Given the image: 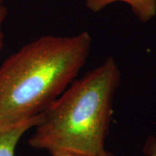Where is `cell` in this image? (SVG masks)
<instances>
[{
	"mask_svg": "<svg viewBox=\"0 0 156 156\" xmlns=\"http://www.w3.org/2000/svg\"><path fill=\"white\" fill-rule=\"evenodd\" d=\"M87 31L43 36L24 45L0 66V124L42 114L73 82L90 53Z\"/></svg>",
	"mask_w": 156,
	"mask_h": 156,
	"instance_id": "6da1fadb",
	"label": "cell"
},
{
	"mask_svg": "<svg viewBox=\"0 0 156 156\" xmlns=\"http://www.w3.org/2000/svg\"><path fill=\"white\" fill-rule=\"evenodd\" d=\"M120 80V69L113 56L75 79L42 113L29 145L51 156L103 153Z\"/></svg>",
	"mask_w": 156,
	"mask_h": 156,
	"instance_id": "7a4b0ae2",
	"label": "cell"
},
{
	"mask_svg": "<svg viewBox=\"0 0 156 156\" xmlns=\"http://www.w3.org/2000/svg\"><path fill=\"white\" fill-rule=\"evenodd\" d=\"M41 114L13 124H0V156H15V151L21 137L30 129L35 128Z\"/></svg>",
	"mask_w": 156,
	"mask_h": 156,
	"instance_id": "3957f363",
	"label": "cell"
},
{
	"mask_svg": "<svg viewBox=\"0 0 156 156\" xmlns=\"http://www.w3.org/2000/svg\"><path fill=\"white\" fill-rule=\"evenodd\" d=\"M117 2L129 5L133 14L142 23L149 22L156 15V0H85V7L93 12H98Z\"/></svg>",
	"mask_w": 156,
	"mask_h": 156,
	"instance_id": "277c9868",
	"label": "cell"
},
{
	"mask_svg": "<svg viewBox=\"0 0 156 156\" xmlns=\"http://www.w3.org/2000/svg\"><path fill=\"white\" fill-rule=\"evenodd\" d=\"M142 152L145 156H156V136L151 135L147 136L143 147Z\"/></svg>",
	"mask_w": 156,
	"mask_h": 156,
	"instance_id": "5b68a950",
	"label": "cell"
},
{
	"mask_svg": "<svg viewBox=\"0 0 156 156\" xmlns=\"http://www.w3.org/2000/svg\"><path fill=\"white\" fill-rule=\"evenodd\" d=\"M8 15V9L2 3H0V51L5 44V34L2 30V26Z\"/></svg>",
	"mask_w": 156,
	"mask_h": 156,
	"instance_id": "8992f818",
	"label": "cell"
},
{
	"mask_svg": "<svg viewBox=\"0 0 156 156\" xmlns=\"http://www.w3.org/2000/svg\"><path fill=\"white\" fill-rule=\"evenodd\" d=\"M52 156H77V155H67V154H58V155H52ZM93 156H115V155L112 153V152L106 150V151H105L102 153L98 154V155H93Z\"/></svg>",
	"mask_w": 156,
	"mask_h": 156,
	"instance_id": "52a82bcc",
	"label": "cell"
},
{
	"mask_svg": "<svg viewBox=\"0 0 156 156\" xmlns=\"http://www.w3.org/2000/svg\"><path fill=\"white\" fill-rule=\"evenodd\" d=\"M3 2V0H0V3H2Z\"/></svg>",
	"mask_w": 156,
	"mask_h": 156,
	"instance_id": "ba28073f",
	"label": "cell"
}]
</instances>
